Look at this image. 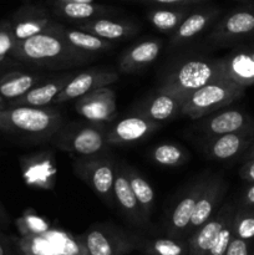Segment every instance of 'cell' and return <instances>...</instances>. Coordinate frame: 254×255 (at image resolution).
I'll use <instances>...</instances> for the list:
<instances>
[{"instance_id": "obj_13", "label": "cell", "mask_w": 254, "mask_h": 255, "mask_svg": "<svg viewBox=\"0 0 254 255\" xmlns=\"http://www.w3.org/2000/svg\"><path fill=\"white\" fill-rule=\"evenodd\" d=\"M254 141V131L236 132L221 136L204 137L201 144L204 157L209 161H231L241 158Z\"/></svg>"}, {"instance_id": "obj_3", "label": "cell", "mask_w": 254, "mask_h": 255, "mask_svg": "<svg viewBox=\"0 0 254 255\" xmlns=\"http://www.w3.org/2000/svg\"><path fill=\"white\" fill-rule=\"evenodd\" d=\"M226 77L222 57H194L172 67L162 79L158 91L186 96L204 85Z\"/></svg>"}, {"instance_id": "obj_45", "label": "cell", "mask_w": 254, "mask_h": 255, "mask_svg": "<svg viewBox=\"0 0 254 255\" xmlns=\"http://www.w3.org/2000/svg\"><path fill=\"white\" fill-rule=\"evenodd\" d=\"M59 1H75V2H94V0H59Z\"/></svg>"}, {"instance_id": "obj_41", "label": "cell", "mask_w": 254, "mask_h": 255, "mask_svg": "<svg viewBox=\"0 0 254 255\" xmlns=\"http://www.w3.org/2000/svg\"><path fill=\"white\" fill-rule=\"evenodd\" d=\"M238 174L243 181L249 182V183L254 182V158L244 161L242 167L239 168Z\"/></svg>"}, {"instance_id": "obj_11", "label": "cell", "mask_w": 254, "mask_h": 255, "mask_svg": "<svg viewBox=\"0 0 254 255\" xmlns=\"http://www.w3.org/2000/svg\"><path fill=\"white\" fill-rule=\"evenodd\" d=\"M74 109L86 121L109 124L117 117L116 94L109 86L94 90L79 97Z\"/></svg>"}, {"instance_id": "obj_15", "label": "cell", "mask_w": 254, "mask_h": 255, "mask_svg": "<svg viewBox=\"0 0 254 255\" xmlns=\"http://www.w3.org/2000/svg\"><path fill=\"white\" fill-rule=\"evenodd\" d=\"M7 20L16 41L47 31L55 21L49 10L41 4H24Z\"/></svg>"}, {"instance_id": "obj_30", "label": "cell", "mask_w": 254, "mask_h": 255, "mask_svg": "<svg viewBox=\"0 0 254 255\" xmlns=\"http://www.w3.org/2000/svg\"><path fill=\"white\" fill-rule=\"evenodd\" d=\"M125 169H126L129 186H131L132 191H133L134 196L137 198V202L139 204L142 216L148 223H151V216L154 209V198H156L153 188H152L151 183L133 167L125 164Z\"/></svg>"}, {"instance_id": "obj_1", "label": "cell", "mask_w": 254, "mask_h": 255, "mask_svg": "<svg viewBox=\"0 0 254 255\" xmlns=\"http://www.w3.org/2000/svg\"><path fill=\"white\" fill-rule=\"evenodd\" d=\"M14 57L19 66L47 71L81 66L95 59L94 55L76 50L51 31L16 41Z\"/></svg>"}, {"instance_id": "obj_26", "label": "cell", "mask_w": 254, "mask_h": 255, "mask_svg": "<svg viewBox=\"0 0 254 255\" xmlns=\"http://www.w3.org/2000/svg\"><path fill=\"white\" fill-rule=\"evenodd\" d=\"M51 75L41 72L6 71L0 74V95L6 101L19 99L31 90L35 85L49 79Z\"/></svg>"}, {"instance_id": "obj_7", "label": "cell", "mask_w": 254, "mask_h": 255, "mask_svg": "<svg viewBox=\"0 0 254 255\" xmlns=\"http://www.w3.org/2000/svg\"><path fill=\"white\" fill-rule=\"evenodd\" d=\"M254 37V2L242 4L221 15L207 34V44L218 49L234 47Z\"/></svg>"}, {"instance_id": "obj_14", "label": "cell", "mask_w": 254, "mask_h": 255, "mask_svg": "<svg viewBox=\"0 0 254 255\" xmlns=\"http://www.w3.org/2000/svg\"><path fill=\"white\" fill-rule=\"evenodd\" d=\"M114 197L115 204L120 209L127 223L136 231L142 232V233H148L149 229H151V223H148L142 216L138 202H137L136 196H134L133 191L129 186L125 164H117L116 167Z\"/></svg>"}, {"instance_id": "obj_12", "label": "cell", "mask_w": 254, "mask_h": 255, "mask_svg": "<svg viewBox=\"0 0 254 255\" xmlns=\"http://www.w3.org/2000/svg\"><path fill=\"white\" fill-rule=\"evenodd\" d=\"M227 191L228 183L223 177L218 174H208L187 229V239L218 211L223 203Z\"/></svg>"}, {"instance_id": "obj_16", "label": "cell", "mask_w": 254, "mask_h": 255, "mask_svg": "<svg viewBox=\"0 0 254 255\" xmlns=\"http://www.w3.org/2000/svg\"><path fill=\"white\" fill-rule=\"evenodd\" d=\"M119 80V74L114 70H87L74 75L62 89L59 96L52 102V106L65 104L71 100H77L79 97L112 85Z\"/></svg>"}, {"instance_id": "obj_20", "label": "cell", "mask_w": 254, "mask_h": 255, "mask_svg": "<svg viewBox=\"0 0 254 255\" xmlns=\"http://www.w3.org/2000/svg\"><path fill=\"white\" fill-rule=\"evenodd\" d=\"M222 61L228 79L246 89L254 85V37L232 47Z\"/></svg>"}, {"instance_id": "obj_34", "label": "cell", "mask_w": 254, "mask_h": 255, "mask_svg": "<svg viewBox=\"0 0 254 255\" xmlns=\"http://www.w3.org/2000/svg\"><path fill=\"white\" fill-rule=\"evenodd\" d=\"M16 244L22 252L29 255H55L51 244L44 236L21 237V239L16 241Z\"/></svg>"}, {"instance_id": "obj_36", "label": "cell", "mask_w": 254, "mask_h": 255, "mask_svg": "<svg viewBox=\"0 0 254 255\" xmlns=\"http://www.w3.org/2000/svg\"><path fill=\"white\" fill-rule=\"evenodd\" d=\"M233 217L234 214L227 219V222L222 227L221 232L217 236L213 246L211 247V249H209L207 255H224V253H226L229 243L233 239Z\"/></svg>"}, {"instance_id": "obj_46", "label": "cell", "mask_w": 254, "mask_h": 255, "mask_svg": "<svg viewBox=\"0 0 254 255\" xmlns=\"http://www.w3.org/2000/svg\"><path fill=\"white\" fill-rule=\"evenodd\" d=\"M237 1L242 2V4H253L254 0H237Z\"/></svg>"}, {"instance_id": "obj_4", "label": "cell", "mask_w": 254, "mask_h": 255, "mask_svg": "<svg viewBox=\"0 0 254 255\" xmlns=\"http://www.w3.org/2000/svg\"><path fill=\"white\" fill-rule=\"evenodd\" d=\"M107 124L90 121H72L65 125L52 136L50 142L59 151L67 152L76 157H89L106 153Z\"/></svg>"}, {"instance_id": "obj_40", "label": "cell", "mask_w": 254, "mask_h": 255, "mask_svg": "<svg viewBox=\"0 0 254 255\" xmlns=\"http://www.w3.org/2000/svg\"><path fill=\"white\" fill-rule=\"evenodd\" d=\"M237 206L253 207L254 208V182L249 183L248 186L242 191Z\"/></svg>"}, {"instance_id": "obj_31", "label": "cell", "mask_w": 254, "mask_h": 255, "mask_svg": "<svg viewBox=\"0 0 254 255\" xmlns=\"http://www.w3.org/2000/svg\"><path fill=\"white\" fill-rule=\"evenodd\" d=\"M149 158L162 167H178L189 159L186 148L177 143H161L149 152Z\"/></svg>"}, {"instance_id": "obj_44", "label": "cell", "mask_w": 254, "mask_h": 255, "mask_svg": "<svg viewBox=\"0 0 254 255\" xmlns=\"http://www.w3.org/2000/svg\"><path fill=\"white\" fill-rule=\"evenodd\" d=\"M6 105H7V101L1 96V95H0V110L5 109V107H6Z\"/></svg>"}, {"instance_id": "obj_22", "label": "cell", "mask_w": 254, "mask_h": 255, "mask_svg": "<svg viewBox=\"0 0 254 255\" xmlns=\"http://www.w3.org/2000/svg\"><path fill=\"white\" fill-rule=\"evenodd\" d=\"M72 76H74V74H70V72H67V74L51 75L49 79L35 85L31 90H29L21 97L12 100V101H7L6 106H52V102L59 96L60 92L66 86V84L70 81Z\"/></svg>"}, {"instance_id": "obj_10", "label": "cell", "mask_w": 254, "mask_h": 255, "mask_svg": "<svg viewBox=\"0 0 254 255\" xmlns=\"http://www.w3.org/2000/svg\"><path fill=\"white\" fill-rule=\"evenodd\" d=\"M207 176H202L197 178L193 183L188 186L183 196L176 202L164 222V234L173 238L187 239V229L191 222L192 214L194 212L197 201L202 193L204 183L207 181Z\"/></svg>"}, {"instance_id": "obj_39", "label": "cell", "mask_w": 254, "mask_h": 255, "mask_svg": "<svg viewBox=\"0 0 254 255\" xmlns=\"http://www.w3.org/2000/svg\"><path fill=\"white\" fill-rule=\"evenodd\" d=\"M141 1L156 4L159 6H194V5H199L207 0H141Z\"/></svg>"}, {"instance_id": "obj_29", "label": "cell", "mask_w": 254, "mask_h": 255, "mask_svg": "<svg viewBox=\"0 0 254 255\" xmlns=\"http://www.w3.org/2000/svg\"><path fill=\"white\" fill-rule=\"evenodd\" d=\"M192 9L193 6H159L149 10L147 12V19L158 31L163 34H172L186 19Z\"/></svg>"}, {"instance_id": "obj_33", "label": "cell", "mask_w": 254, "mask_h": 255, "mask_svg": "<svg viewBox=\"0 0 254 255\" xmlns=\"http://www.w3.org/2000/svg\"><path fill=\"white\" fill-rule=\"evenodd\" d=\"M233 237L243 241L254 238V208L237 206L233 217Z\"/></svg>"}, {"instance_id": "obj_5", "label": "cell", "mask_w": 254, "mask_h": 255, "mask_svg": "<svg viewBox=\"0 0 254 255\" xmlns=\"http://www.w3.org/2000/svg\"><path fill=\"white\" fill-rule=\"evenodd\" d=\"M246 87L241 86L231 79H221L207 84L191 94L183 96L181 116L196 120L213 114L218 110L228 107L241 99Z\"/></svg>"}, {"instance_id": "obj_8", "label": "cell", "mask_w": 254, "mask_h": 255, "mask_svg": "<svg viewBox=\"0 0 254 255\" xmlns=\"http://www.w3.org/2000/svg\"><path fill=\"white\" fill-rule=\"evenodd\" d=\"M116 167V162L106 153L89 157H76L72 162L74 173L109 207L116 206L114 197Z\"/></svg>"}, {"instance_id": "obj_19", "label": "cell", "mask_w": 254, "mask_h": 255, "mask_svg": "<svg viewBox=\"0 0 254 255\" xmlns=\"http://www.w3.org/2000/svg\"><path fill=\"white\" fill-rule=\"evenodd\" d=\"M237 203L224 202L218 211L188 237L189 255H207L227 219L236 212Z\"/></svg>"}, {"instance_id": "obj_21", "label": "cell", "mask_w": 254, "mask_h": 255, "mask_svg": "<svg viewBox=\"0 0 254 255\" xmlns=\"http://www.w3.org/2000/svg\"><path fill=\"white\" fill-rule=\"evenodd\" d=\"M183 96L162 92H157L139 102L137 107L132 110V114L141 115L157 124L171 121L181 116Z\"/></svg>"}, {"instance_id": "obj_9", "label": "cell", "mask_w": 254, "mask_h": 255, "mask_svg": "<svg viewBox=\"0 0 254 255\" xmlns=\"http://www.w3.org/2000/svg\"><path fill=\"white\" fill-rule=\"evenodd\" d=\"M193 128L203 134V137L248 132L254 131V119L241 109L224 107L208 116L196 120Z\"/></svg>"}, {"instance_id": "obj_42", "label": "cell", "mask_w": 254, "mask_h": 255, "mask_svg": "<svg viewBox=\"0 0 254 255\" xmlns=\"http://www.w3.org/2000/svg\"><path fill=\"white\" fill-rule=\"evenodd\" d=\"M10 226V216L0 202V229H6Z\"/></svg>"}, {"instance_id": "obj_24", "label": "cell", "mask_w": 254, "mask_h": 255, "mask_svg": "<svg viewBox=\"0 0 254 255\" xmlns=\"http://www.w3.org/2000/svg\"><path fill=\"white\" fill-rule=\"evenodd\" d=\"M76 27L96 35L104 40L117 42L129 39L138 31V26L128 20L111 19L109 16L96 17L89 21L79 22Z\"/></svg>"}, {"instance_id": "obj_35", "label": "cell", "mask_w": 254, "mask_h": 255, "mask_svg": "<svg viewBox=\"0 0 254 255\" xmlns=\"http://www.w3.org/2000/svg\"><path fill=\"white\" fill-rule=\"evenodd\" d=\"M16 226L22 237L45 236L49 231V224L39 216L34 214H25L24 217L17 219Z\"/></svg>"}, {"instance_id": "obj_28", "label": "cell", "mask_w": 254, "mask_h": 255, "mask_svg": "<svg viewBox=\"0 0 254 255\" xmlns=\"http://www.w3.org/2000/svg\"><path fill=\"white\" fill-rule=\"evenodd\" d=\"M143 255H189L188 239L163 237H149L144 234L139 251Z\"/></svg>"}, {"instance_id": "obj_47", "label": "cell", "mask_w": 254, "mask_h": 255, "mask_svg": "<svg viewBox=\"0 0 254 255\" xmlns=\"http://www.w3.org/2000/svg\"><path fill=\"white\" fill-rule=\"evenodd\" d=\"M17 247H19V246H17ZM20 255H29V254H26L25 252H22L21 249H20Z\"/></svg>"}, {"instance_id": "obj_25", "label": "cell", "mask_w": 254, "mask_h": 255, "mask_svg": "<svg viewBox=\"0 0 254 255\" xmlns=\"http://www.w3.org/2000/svg\"><path fill=\"white\" fill-rule=\"evenodd\" d=\"M162 49V41L148 39L133 45L122 52L119 61L120 71L133 74L151 65L158 57Z\"/></svg>"}, {"instance_id": "obj_37", "label": "cell", "mask_w": 254, "mask_h": 255, "mask_svg": "<svg viewBox=\"0 0 254 255\" xmlns=\"http://www.w3.org/2000/svg\"><path fill=\"white\" fill-rule=\"evenodd\" d=\"M0 255H20V248L16 241L0 231Z\"/></svg>"}, {"instance_id": "obj_38", "label": "cell", "mask_w": 254, "mask_h": 255, "mask_svg": "<svg viewBox=\"0 0 254 255\" xmlns=\"http://www.w3.org/2000/svg\"><path fill=\"white\" fill-rule=\"evenodd\" d=\"M224 255H249L248 241L233 237Z\"/></svg>"}, {"instance_id": "obj_23", "label": "cell", "mask_w": 254, "mask_h": 255, "mask_svg": "<svg viewBox=\"0 0 254 255\" xmlns=\"http://www.w3.org/2000/svg\"><path fill=\"white\" fill-rule=\"evenodd\" d=\"M47 31L55 32V34L60 35L67 44L71 45L76 50H80L82 52H86L90 55L104 54V52L111 51L116 47V42L109 41V40H104L101 37L96 36V35L87 32L85 30L79 29V27H67L65 25L60 24L55 20L49 27Z\"/></svg>"}, {"instance_id": "obj_6", "label": "cell", "mask_w": 254, "mask_h": 255, "mask_svg": "<svg viewBox=\"0 0 254 255\" xmlns=\"http://www.w3.org/2000/svg\"><path fill=\"white\" fill-rule=\"evenodd\" d=\"M144 234L107 222L94 224L80 238L89 255H127L139 251Z\"/></svg>"}, {"instance_id": "obj_32", "label": "cell", "mask_w": 254, "mask_h": 255, "mask_svg": "<svg viewBox=\"0 0 254 255\" xmlns=\"http://www.w3.org/2000/svg\"><path fill=\"white\" fill-rule=\"evenodd\" d=\"M16 45L9 20L0 21V74L6 72L10 67H16L19 64L14 57V49Z\"/></svg>"}, {"instance_id": "obj_18", "label": "cell", "mask_w": 254, "mask_h": 255, "mask_svg": "<svg viewBox=\"0 0 254 255\" xmlns=\"http://www.w3.org/2000/svg\"><path fill=\"white\" fill-rule=\"evenodd\" d=\"M161 124L151 121L137 114H131L119 120L107 132V142L110 146L132 144L146 139L153 132L159 129Z\"/></svg>"}, {"instance_id": "obj_27", "label": "cell", "mask_w": 254, "mask_h": 255, "mask_svg": "<svg viewBox=\"0 0 254 255\" xmlns=\"http://www.w3.org/2000/svg\"><path fill=\"white\" fill-rule=\"evenodd\" d=\"M52 11L56 16L64 20L74 22H84L96 17L107 16L111 9L104 5L95 2H75V1H59L52 2Z\"/></svg>"}, {"instance_id": "obj_17", "label": "cell", "mask_w": 254, "mask_h": 255, "mask_svg": "<svg viewBox=\"0 0 254 255\" xmlns=\"http://www.w3.org/2000/svg\"><path fill=\"white\" fill-rule=\"evenodd\" d=\"M199 5L193 7L186 19L181 22V25L172 32L169 39L171 46L177 47L192 41L221 17L222 9L219 6L216 5L199 6Z\"/></svg>"}, {"instance_id": "obj_43", "label": "cell", "mask_w": 254, "mask_h": 255, "mask_svg": "<svg viewBox=\"0 0 254 255\" xmlns=\"http://www.w3.org/2000/svg\"><path fill=\"white\" fill-rule=\"evenodd\" d=\"M252 158H254V141H253V143L251 144V146H249V148L247 149L246 152H244L243 153V156L241 157V159L242 161H248V159H252Z\"/></svg>"}, {"instance_id": "obj_2", "label": "cell", "mask_w": 254, "mask_h": 255, "mask_svg": "<svg viewBox=\"0 0 254 255\" xmlns=\"http://www.w3.org/2000/svg\"><path fill=\"white\" fill-rule=\"evenodd\" d=\"M64 126V116L54 106H6L0 110V131L32 141H47Z\"/></svg>"}]
</instances>
